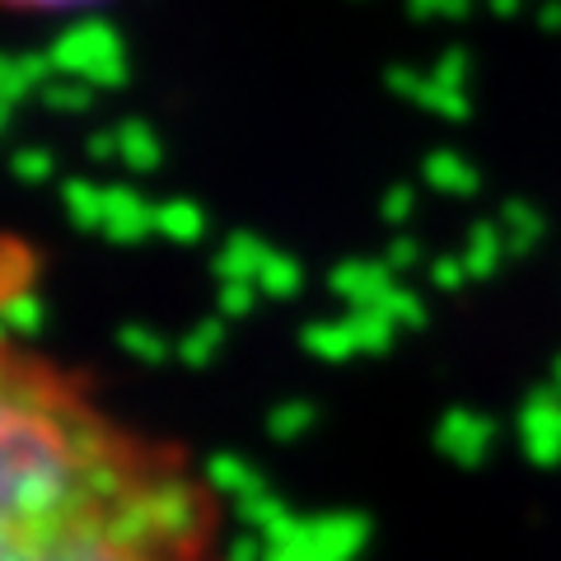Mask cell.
<instances>
[{"label": "cell", "mask_w": 561, "mask_h": 561, "mask_svg": "<svg viewBox=\"0 0 561 561\" xmlns=\"http://www.w3.org/2000/svg\"><path fill=\"white\" fill-rule=\"evenodd\" d=\"M113 0H0V14L10 20H70V14L103 10Z\"/></svg>", "instance_id": "2"}, {"label": "cell", "mask_w": 561, "mask_h": 561, "mask_svg": "<svg viewBox=\"0 0 561 561\" xmlns=\"http://www.w3.org/2000/svg\"><path fill=\"white\" fill-rule=\"evenodd\" d=\"M0 561H230V519L183 445L0 332Z\"/></svg>", "instance_id": "1"}]
</instances>
